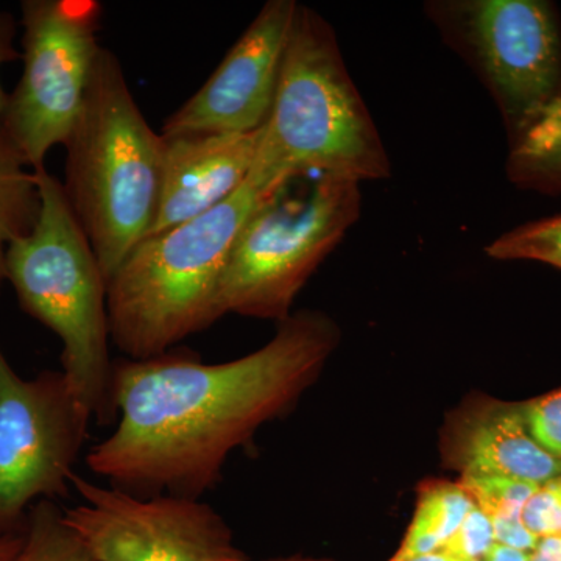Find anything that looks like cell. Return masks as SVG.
I'll list each match as a JSON object with an SVG mask.
<instances>
[{"label": "cell", "instance_id": "cell-1", "mask_svg": "<svg viewBox=\"0 0 561 561\" xmlns=\"http://www.w3.org/2000/svg\"><path fill=\"white\" fill-rule=\"evenodd\" d=\"M341 342L321 311L291 312L267 345L224 364L186 350L114 362L116 430L87 465L111 486L197 497L216 489L232 451L297 405Z\"/></svg>", "mask_w": 561, "mask_h": 561}, {"label": "cell", "instance_id": "cell-2", "mask_svg": "<svg viewBox=\"0 0 561 561\" xmlns=\"http://www.w3.org/2000/svg\"><path fill=\"white\" fill-rule=\"evenodd\" d=\"M317 173L386 180L390 161L330 22L298 3L249 179L268 191Z\"/></svg>", "mask_w": 561, "mask_h": 561}, {"label": "cell", "instance_id": "cell-3", "mask_svg": "<svg viewBox=\"0 0 561 561\" xmlns=\"http://www.w3.org/2000/svg\"><path fill=\"white\" fill-rule=\"evenodd\" d=\"M65 147L62 187L110 283L157 220L164 139L144 117L119 58L106 47Z\"/></svg>", "mask_w": 561, "mask_h": 561}, {"label": "cell", "instance_id": "cell-4", "mask_svg": "<svg viewBox=\"0 0 561 561\" xmlns=\"http://www.w3.org/2000/svg\"><path fill=\"white\" fill-rule=\"evenodd\" d=\"M265 192L247 179L228 201L149 236L122 262L108 283V320L111 342L127 359L168 353L224 317L221 278Z\"/></svg>", "mask_w": 561, "mask_h": 561}, {"label": "cell", "instance_id": "cell-5", "mask_svg": "<svg viewBox=\"0 0 561 561\" xmlns=\"http://www.w3.org/2000/svg\"><path fill=\"white\" fill-rule=\"evenodd\" d=\"M41 209L5 256L21 308L60 339L62 375L92 419L116 420L110 356L108 280L61 181L38 172Z\"/></svg>", "mask_w": 561, "mask_h": 561}, {"label": "cell", "instance_id": "cell-6", "mask_svg": "<svg viewBox=\"0 0 561 561\" xmlns=\"http://www.w3.org/2000/svg\"><path fill=\"white\" fill-rule=\"evenodd\" d=\"M360 210V183L342 176H298L265 192L232 247L220 284L221 313L286 320Z\"/></svg>", "mask_w": 561, "mask_h": 561}, {"label": "cell", "instance_id": "cell-7", "mask_svg": "<svg viewBox=\"0 0 561 561\" xmlns=\"http://www.w3.org/2000/svg\"><path fill=\"white\" fill-rule=\"evenodd\" d=\"M18 87L7 99L0 128L28 168L46 171L55 146H65L79 119L99 44L102 3L95 0H25Z\"/></svg>", "mask_w": 561, "mask_h": 561}, {"label": "cell", "instance_id": "cell-8", "mask_svg": "<svg viewBox=\"0 0 561 561\" xmlns=\"http://www.w3.org/2000/svg\"><path fill=\"white\" fill-rule=\"evenodd\" d=\"M91 420L62 371L22 379L0 350V535L33 502L68 494Z\"/></svg>", "mask_w": 561, "mask_h": 561}, {"label": "cell", "instance_id": "cell-9", "mask_svg": "<svg viewBox=\"0 0 561 561\" xmlns=\"http://www.w3.org/2000/svg\"><path fill=\"white\" fill-rule=\"evenodd\" d=\"M435 20L479 70L512 136L561 92V28L541 0L435 3Z\"/></svg>", "mask_w": 561, "mask_h": 561}, {"label": "cell", "instance_id": "cell-10", "mask_svg": "<svg viewBox=\"0 0 561 561\" xmlns=\"http://www.w3.org/2000/svg\"><path fill=\"white\" fill-rule=\"evenodd\" d=\"M80 504L62 518L95 561H241L230 526L209 504L130 493L73 472Z\"/></svg>", "mask_w": 561, "mask_h": 561}, {"label": "cell", "instance_id": "cell-11", "mask_svg": "<svg viewBox=\"0 0 561 561\" xmlns=\"http://www.w3.org/2000/svg\"><path fill=\"white\" fill-rule=\"evenodd\" d=\"M297 9L295 0H268L201 90L165 121L161 136L260 130L271 114Z\"/></svg>", "mask_w": 561, "mask_h": 561}, {"label": "cell", "instance_id": "cell-12", "mask_svg": "<svg viewBox=\"0 0 561 561\" xmlns=\"http://www.w3.org/2000/svg\"><path fill=\"white\" fill-rule=\"evenodd\" d=\"M443 467L463 476H507L542 483L561 474V460L531 438L522 402L471 393L448 412L438 435Z\"/></svg>", "mask_w": 561, "mask_h": 561}, {"label": "cell", "instance_id": "cell-13", "mask_svg": "<svg viewBox=\"0 0 561 561\" xmlns=\"http://www.w3.org/2000/svg\"><path fill=\"white\" fill-rule=\"evenodd\" d=\"M262 128L164 138L160 208L149 236L208 213L249 179ZM147 236V238H149Z\"/></svg>", "mask_w": 561, "mask_h": 561}, {"label": "cell", "instance_id": "cell-14", "mask_svg": "<svg viewBox=\"0 0 561 561\" xmlns=\"http://www.w3.org/2000/svg\"><path fill=\"white\" fill-rule=\"evenodd\" d=\"M472 507L474 502L459 481L427 479L421 482L411 524L390 561L440 552Z\"/></svg>", "mask_w": 561, "mask_h": 561}, {"label": "cell", "instance_id": "cell-15", "mask_svg": "<svg viewBox=\"0 0 561 561\" xmlns=\"http://www.w3.org/2000/svg\"><path fill=\"white\" fill-rule=\"evenodd\" d=\"M507 173L523 190L561 194V92L512 136Z\"/></svg>", "mask_w": 561, "mask_h": 561}, {"label": "cell", "instance_id": "cell-16", "mask_svg": "<svg viewBox=\"0 0 561 561\" xmlns=\"http://www.w3.org/2000/svg\"><path fill=\"white\" fill-rule=\"evenodd\" d=\"M39 209L38 172L28 168L0 128V289L7 280V250L33 230Z\"/></svg>", "mask_w": 561, "mask_h": 561}, {"label": "cell", "instance_id": "cell-17", "mask_svg": "<svg viewBox=\"0 0 561 561\" xmlns=\"http://www.w3.org/2000/svg\"><path fill=\"white\" fill-rule=\"evenodd\" d=\"M459 482L493 523L497 545L526 553L535 548L538 538L524 526L523 511L540 483L507 476H463Z\"/></svg>", "mask_w": 561, "mask_h": 561}, {"label": "cell", "instance_id": "cell-18", "mask_svg": "<svg viewBox=\"0 0 561 561\" xmlns=\"http://www.w3.org/2000/svg\"><path fill=\"white\" fill-rule=\"evenodd\" d=\"M13 561H95L54 501L36 502L24 522V545Z\"/></svg>", "mask_w": 561, "mask_h": 561}, {"label": "cell", "instance_id": "cell-19", "mask_svg": "<svg viewBox=\"0 0 561 561\" xmlns=\"http://www.w3.org/2000/svg\"><path fill=\"white\" fill-rule=\"evenodd\" d=\"M485 251L491 260L537 261L556 267L561 262V214L504 232Z\"/></svg>", "mask_w": 561, "mask_h": 561}, {"label": "cell", "instance_id": "cell-20", "mask_svg": "<svg viewBox=\"0 0 561 561\" xmlns=\"http://www.w3.org/2000/svg\"><path fill=\"white\" fill-rule=\"evenodd\" d=\"M524 420L531 438L561 460V387L522 402Z\"/></svg>", "mask_w": 561, "mask_h": 561}, {"label": "cell", "instance_id": "cell-21", "mask_svg": "<svg viewBox=\"0 0 561 561\" xmlns=\"http://www.w3.org/2000/svg\"><path fill=\"white\" fill-rule=\"evenodd\" d=\"M496 545L493 523L474 505L442 552L456 561L485 560Z\"/></svg>", "mask_w": 561, "mask_h": 561}, {"label": "cell", "instance_id": "cell-22", "mask_svg": "<svg viewBox=\"0 0 561 561\" xmlns=\"http://www.w3.org/2000/svg\"><path fill=\"white\" fill-rule=\"evenodd\" d=\"M523 523L537 538L561 534V474L537 486L524 507Z\"/></svg>", "mask_w": 561, "mask_h": 561}, {"label": "cell", "instance_id": "cell-23", "mask_svg": "<svg viewBox=\"0 0 561 561\" xmlns=\"http://www.w3.org/2000/svg\"><path fill=\"white\" fill-rule=\"evenodd\" d=\"M13 18L0 11V66L3 62L14 61L21 57L20 51L13 47ZM7 99H9V95L3 92L2 84H0V121H2L3 110H5Z\"/></svg>", "mask_w": 561, "mask_h": 561}, {"label": "cell", "instance_id": "cell-24", "mask_svg": "<svg viewBox=\"0 0 561 561\" xmlns=\"http://www.w3.org/2000/svg\"><path fill=\"white\" fill-rule=\"evenodd\" d=\"M527 561H561V534L538 538Z\"/></svg>", "mask_w": 561, "mask_h": 561}, {"label": "cell", "instance_id": "cell-25", "mask_svg": "<svg viewBox=\"0 0 561 561\" xmlns=\"http://www.w3.org/2000/svg\"><path fill=\"white\" fill-rule=\"evenodd\" d=\"M24 545V524L21 529L0 535V561H13Z\"/></svg>", "mask_w": 561, "mask_h": 561}, {"label": "cell", "instance_id": "cell-26", "mask_svg": "<svg viewBox=\"0 0 561 561\" xmlns=\"http://www.w3.org/2000/svg\"><path fill=\"white\" fill-rule=\"evenodd\" d=\"M527 559H529V553L496 545L493 551L489 553L485 561H527Z\"/></svg>", "mask_w": 561, "mask_h": 561}, {"label": "cell", "instance_id": "cell-27", "mask_svg": "<svg viewBox=\"0 0 561 561\" xmlns=\"http://www.w3.org/2000/svg\"><path fill=\"white\" fill-rule=\"evenodd\" d=\"M400 561H456V560H453L451 557H448V556H446V553H443L440 551V552H434V553H426V556L412 557V559L400 560Z\"/></svg>", "mask_w": 561, "mask_h": 561}, {"label": "cell", "instance_id": "cell-28", "mask_svg": "<svg viewBox=\"0 0 561 561\" xmlns=\"http://www.w3.org/2000/svg\"><path fill=\"white\" fill-rule=\"evenodd\" d=\"M241 561H249L243 559ZM272 561H331V560H321V559H302V557H294V559H283V560H272Z\"/></svg>", "mask_w": 561, "mask_h": 561}, {"label": "cell", "instance_id": "cell-29", "mask_svg": "<svg viewBox=\"0 0 561 561\" xmlns=\"http://www.w3.org/2000/svg\"><path fill=\"white\" fill-rule=\"evenodd\" d=\"M556 268H559V271H561V262H560V264L556 265Z\"/></svg>", "mask_w": 561, "mask_h": 561}, {"label": "cell", "instance_id": "cell-30", "mask_svg": "<svg viewBox=\"0 0 561 561\" xmlns=\"http://www.w3.org/2000/svg\"><path fill=\"white\" fill-rule=\"evenodd\" d=\"M476 561H485V560H476Z\"/></svg>", "mask_w": 561, "mask_h": 561}]
</instances>
